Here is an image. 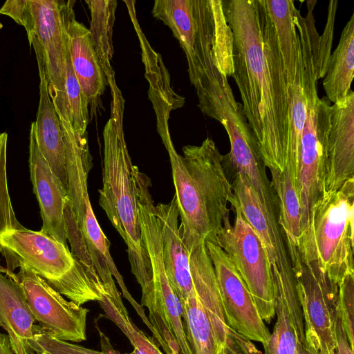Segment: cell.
Segmentation results:
<instances>
[{
	"mask_svg": "<svg viewBox=\"0 0 354 354\" xmlns=\"http://www.w3.org/2000/svg\"><path fill=\"white\" fill-rule=\"evenodd\" d=\"M233 35L232 77L266 167L282 172L287 162L290 97L271 18L258 0H222Z\"/></svg>",
	"mask_w": 354,
	"mask_h": 354,
	"instance_id": "obj_1",
	"label": "cell"
},
{
	"mask_svg": "<svg viewBox=\"0 0 354 354\" xmlns=\"http://www.w3.org/2000/svg\"><path fill=\"white\" fill-rule=\"evenodd\" d=\"M109 87L111 116L103 130V176L99 204L127 244L131 271L142 288L149 283L151 269L141 237L134 165L123 130L124 99L116 84Z\"/></svg>",
	"mask_w": 354,
	"mask_h": 354,
	"instance_id": "obj_2",
	"label": "cell"
},
{
	"mask_svg": "<svg viewBox=\"0 0 354 354\" xmlns=\"http://www.w3.org/2000/svg\"><path fill=\"white\" fill-rule=\"evenodd\" d=\"M153 16L172 31L183 50L196 91L216 71H234L233 35L222 0H156Z\"/></svg>",
	"mask_w": 354,
	"mask_h": 354,
	"instance_id": "obj_3",
	"label": "cell"
},
{
	"mask_svg": "<svg viewBox=\"0 0 354 354\" xmlns=\"http://www.w3.org/2000/svg\"><path fill=\"white\" fill-rule=\"evenodd\" d=\"M0 252L14 263L25 265L50 287L78 306L98 301L106 290L93 266L80 263L68 247L42 231L19 225L0 232Z\"/></svg>",
	"mask_w": 354,
	"mask_h": 354,
	"instance_id": "obj_4",
	"label": "cell"
},
{
	"mask_svg": "<svg viewBox=\"0 0 354 354\" xmlns=\"http://www.w3.org/2000/svg\"><path fill=\"white\" fill-rule=\"evenodd\" d=\"M354 181L322 195L310 210L297 248L301 259L315 263L337 286L354 273Z\"/></svg>",
	"mask_w": 354,
	"mask_h": 354,
	"instance_id": "obj_5",
	"label": "cell"
},
{
	"mask_svg": "<svg viewBox=\"0 0 354 354\" xmlns=\"http://www.w3.org/2000/svg\"><path fill=\"white\" fill-rule=\"evenodd\" d=\"M57 115L65 147L68 205L104 288L115 284L114 277L123 290L126 286L111 256L110 242L98 223L89 199L88 176L93 162L87 135L76 133L66 118Z\"/></svg>",
	"mask_w": 354,
	"mask_h": 354,
	"instance_id": "obj_6",
	"label": "cell"
},
{
	"mask_svg": "<svg viewBox=\"0 0 354 354\" xmlns=\"http://www.w3.org/2000/svg\"><path fill=\"white\" fill-rule=\"evenodd\" d=\"M301 50L307 68V115L297 176L301 201V234L308 225L312 207L321 196L322 163L331 105L326 96L321 99L318 96L312 48L305 46Z\"/></svg>",
	"mask_w": 354,
	"mask_h": 354,
	"instance_id": "obj_7",
	"label": "cell"
},
{
	"mask_svg": "<svg viewBox=\"0 0 354 354\" xmlns=\"http://www.w3.org/2000/svg\"><path fill=\"white\" fill-rule=\"evenodd\" d=\"M205 115L220 122L227 133L230 151L223 156V165L249 179L263 206L272 205L276 198L274 192L242 104L236 101L228 82L214 93Z\"/></svg>",
	"mask_w": 354,
	"mask_h": 354,
	"instance_id": "obj_8",
	"label": "cell"
},
{
	"mask_svg": "<svg viewBox=\"0 0 354 354\" xmlns=\"http://www.w3.org/2000/svg\"><path fill=\"white\" fill-rule=\"evenodd\" d=\"M232 211L234 224L223 227L214 243L227 255L249 290L261 319L269 324L275 315L274 285L269 260L239 204Z\"/></svg>",
	"mask_w": 354,
	"mask_h": 354,
	"instance_id": "obj_9",
	"label": "cell"
},
{
	"mask_svg": "<svg viewBox=\"0 0 354 354\" xmlns=\"http://www.w3.org/2000/svg\"><path fill=\"white\" fill-rule=\"evenodd\" d=\"M305 332L316 339L319 354H336L338 287L315 263L303 261L297 247L286 239Z\"/></svg>",
	"mask_w": 354,
	"mask_h": 354,
	"instance_id": "obj_10",
	"label": "cell"
},
{
	"mask_svg": "<svg viewBox=\"0 0 354 354\" xmlns=\"http://www.w3.org/2000/svg\"><path fill=\"white\" fill-rule=\"evenodd\" d=\"M68 3L69 0H28L24 28L38 67L43 68L48 93L64 92Z\"/></svg>",
	"mask_w": 354,
	"mask_h": 354,
	"instance_id": "obj_11",
	"label": "cell"
},
{
	"mask_svg": "<svg viewBox=\"0 0 354 354\" xmlns=\"http://www.w3.org/2000/svg\"><path fill=\"white\" fill-rule=\"evenodd\" d=\"M15 274L6 271L20 284L28 306L39 325L53 337L79 343L86 339L88 309L66 300L25 265Z\"/></svg>",
	"mask_w": 354,
	"mask_h": 354,
	"instance_id": "obj_12",
	"label": "cell"
},
{
	"mask_svg": "<svg viewBox=\"0 0 354 354\" xmlns=\"http://www.w3.org/2000/svg\"><path fill=\"white\" fill-rule=\"evenodd\" d=\"M183 162L205 202L214 243L222 228L231 225L230 212L238 205L225 172L223 156L209 138L199 146L183 147Z\"/></svg>",
	"mask_w": 354,
	"mask_h": 354,
	"instance_id": "obj_13",
	"label": "cell"
},
{
	"mask_svg": "<svg viewBox=\"0 0 354 354\" xmlns=\"http://www.w3.org/2000/svg\"><path fill=\"white\" fill-rule=\"evenodd\" d=\"M205 244L215 272L226 324L249 340L266 344L271 333L243 280L218 245L211 241Z\"/></svg>",
	"mask_w": 354,
	"mask_h": 354,
	"instance_id": "obj_14",
	"label": "cell"
},
{
	"mask_svg": "<svg viewBox=\"0 0 354 354\" xmlns=\"http://www.w3.org/2000/svg\"><path fill=\"white\" fill-rule=\"evenodd\" d=\"M354 181V92L330 106V126L324 148L321 196Z\"/></svg>",
	"mask_w": 354,
	"mask_h": 354,
	"instance_id": "obj_15",
	"label": "cell"
},
{
	"mask_svg": "<svg viewBox=\"0 0 354 354\" xmlns=\"http://www.w3.org/2000/svg\"><path fill=\"white\" fill-rule=\"evenodd\" d=\"M158 127L169 154L182 238L189 252L201 243L214 242L213 232L205 202L183 162L182 156L174 148L167 123L158 125Z\"/></svg>",
	"mask_w": 354,
	"mask_h": 354,
	"instance_id": "obj_16",
	"label": "cell"
},
{
	"mask_svg": "<svg viewBox=\"0 0 354 354\" xmlns=\"http://www.w3.org/2000/svg\"><path fill=\"white\" fill-rule=\"evenodd\" d=\"M29 140L30 176L40 208L43 223L41 231L68 247L64 217L68 201L67 189L38 148L35 122L30 124Z\"/></svg>",
	"mask_w": 354,
	"mask_h": 354,
	"instance_id": "obj_17",
	"label": "cell"
},
{
	"mask_svg": "<svg viewBox=\"0 0 354 354\" xmlns=\"http://www.w3.org/2000/svg\"><path fill=\"white\" fill-rule=\"evenodd\" d=\"M232 185L245 219L266 250L273 279L283 280L293 277L291 263L287 260L277 224L269 219L249 179L241 173L235 172Z\"/></svg>",
	"mask_w": 354,
	"mask_h": 354,
	"instance_id": "obj_18",
	"label": "cell"
},
{
	"mask_svg": "<svg viewBox=\"0 0 354 354\" xmlns=\"http://www.w3.org/2000/svg\"><path fill=\"white\" fill-rule=\"evenodd\" d=\"M160 221L162 251L169 284L180 301L194 293L189 263V252L183 238L180 214L175 196L167 204L156 205Z\"/></svg>",
	"mask_w": 354,
	"mask_h": 354,
	"instance_id": "obj_19",
	"label": "cell"
},
{
	"mask_svg": "<svg viewBox=\"0 0 354 354\" xmlns=\"http://www.w3.org/2000/svg\"><path fill=\"white\" fill-rule=\"evenodd\" d=\"M75 1L69 0L66 19L67 46L73 68L88 104L97 106L107 80L89 30L75 18Z\"/></svg>",
	"mask_w": 354,
	"mask_h": 354,
	"instance_id": "obj_20",
	"label": "cell"
},
{
	"mask_svg": "<svg viewBox=\"0 0 354 354\" xmlns=\"http://www.w3.org/2000/svg\"><path fill=\"white\" fill-rule=\"evenodd\" d=\"M0 270V326L8 333L15 354H35V319L19 282Z\"/></svg>",
	"mask_w": 354,
	"mask_h": 354,
	"instance_id": "obj_21",
	"label": "cell"
},
{
	"mask_svg": "<svg viewBox=\"0 0 354 354\" xmlns=\"http://www.w3.org/2000/svg\"><path fill=\"white\" fill-rule=\"evenodd\" d=\"M189 263L195 292L209 318L218 350L222 353L226 342L227 325L215 272L205 242L189 251Z\"/></svg>",
	"mask_w": 354,
	"mask_h": 354,
	"instance_id": "obj_22",
	"label": "cell"
},
{
	"mask_svg": "<svg viewBox=\"0 0 354 354\" xmlns=\"http://www.w3.org/2000/svg\"><path fill=\"white\" fill-rule=\"evenodd\" d=\"M38 69L39 100L35 121L36 140L52 171L67 189L65 147L61 124L48 94L43 68L38 67Z\"/></svg>",
	"mask_w": 354,
	"mask_h": 354,
	"instance_id": "obj_23",
	"label": "cell"
},
{
	"mask_svg": "<svg viewBox=\"0 0 354 354\" xmlns=\"http://www.w3.org/2000/svg\"><path fill=\"white\" fill-rule=\"evenodd\" d=\"M354 77V12L342 30L337 47L328 60L323 86L333 104L344 99L351 91Z\"/></svg>",
	"mask_w": 354,
	"mask_h": 354,
	"instance_id": "obj_24",
	"label": "cell"
},
{
	"mask_svg": "<svg viewBox=\"0 0 354 354\" xmlns=\"http://www.w3.org/2000/svg\"><path fill=\"white\" fill-rule=\"evenodd\" d=\"M274 26L288 86L293 82L297 65L299 37L295 25L297 8L292 0H261Z\"/></svg>",
	"mask_w": 354,
	"mask_h": 354,
	"instance_id": "obj_25",
	"label": "cell"
},
{
	"mask_svg": "<svg viewBox=\"0 0 354 354\" xmlns=\"http://www.w3.org/2000/svg\"><path fill=\"white\" fill-rule=\"evenodd\" d=\"M306 82L307 68L299 41L296 75L293 82L288 86L290 123L286 165L293 170L296 178L300 158L302 133L307 115Z\"/></svg>",
	"mask_w": 354,
	"mask_h": 354,
	"instance_id": "obj_26",
	"label": "cell"
},
{
	"mask_svg": "<svg viewBox=\"0 0 354 354\" xmlns=\"http://www.w3.org/2000/svg\"><path fill=\"white\" fill-rule=\"evenodd\" d=\"M270 171V184L277 199L278 223L286 239L297 247L301 234V201L295 174L289 167L282 172Z\"/></svg>",
	"mask_w": 354,
	"mask_h": 354,
	"instance_id": "obj_27",
	"label": "cell"
},
{
	"mask_svg": "<svg viewBox=\"0 0 354 354\" xmlns=\"http://www.w3.org/2000/svg\"><path fill=\"white\" fill-rule=\"evenodd\" d=\"M85 2L91 16L88 30L108 83L115 80L111 60L114 53L112 37L117 1L86 0Z\"/></svg>",
	"mask_w": 354,
	"mask_h": 354,
	"instance_id": "obj_28",
	"label": "cell"
},
{
	"mask_svg": "<svg viewBox=\"0 0 354 354\" xmlns=\"http://www.w3.org/2000/svg\"><path fill=\"white\" fill-rule=\"evenodd\" d=\"M104 314L127 336L133 347L132 354H164L152 337L140 330L132 321L116 286L106 289L97 301Z\"/></svg>",
	"mask_w": 354,
	"mask_h": 354,
	"instance_id": "obj_29",
	"label": "cell"
},
{
	"mask_svg": "<svg viewBox=\"0 0 354 354\" xmlns=\"http://www.w3.org/2000/svg\"><path fill=\"white\" fill-rule=\"evenodd\" d=\"M48 94L56 113L69 121L76 133L80 136L87 135L89 104L73 68L68 46L64 92Z\"/></svg>",
	"mask_w": 354,
	"mask_h": 354,
	"instance_id": "obj_30",
	"label": "cell"
},
{
	"mask_svg": "<svg viewBox=\"0 0 354 354\" xmlns=\"http://www.w3.org/2000/svg\"><path fill=\"white\" fill-rule=\"evenodd\" d=\"M180 304L186 338L193 354H221L209 318L195 290Z\"/></svg>",
	"mask_w": 354,
	"mask_h": 354,
	"instance_id": "obj_31",
	"label": "cell"
},
{
	"mask_svg": "<svg viewBox=\"0 0 354 354\" xmlns=\"http://www.w3.org/2000/svg\"><path fill=\"white\" fill-rule=\"evenodd\" d=\"M277 321L268 342L263 345L265 354H299L298 341L289 309L283 294L274 290Z\"/></svg>",
	"mask_w": 354,
	"mask_h": 354,
	"instance_id": "obj_32",
	"label": "cell"
},
{
	"mask_svg": "<svg viewBox=\"0 0 354 354\" xmlns=\"http://www.w3.org/2000/svg\"><path fill=\"white\" fill-rule=\"evenodd\" d=\"M100 336V351L84 347L77 344L69 343L57 339L46 332L39 325L33 328V351L35 354H132L122 353L115 350L109 338L96 324Z\"/></svg>",
	"mask_w": 354,
	"mask_h": 354,
	"instance_id": "obj_33",
	"label": "cell"
},
{
	"mask_svg": "<svg viewBox=\"0 0 354 354\" xmlns=\"http://www.w3.org/2000/svg\"><path fill=\"white\" fill-rule=\"evenodd\" d=\"M337 314L353 350L354 273L346 274L338 285Z\"/></svg>",
	"mask_w": 354,
	"mask_h": 354,
	"instance_id": "obj_34",
	"label": "cell"
},
{
	"mask_svg": "<svg viewBox=\"0 0 354 354\" xmlns=\"http://www.w3.org/2000/svg\"><path fill=\"white\" fill-rule=\"evenodd\" d=\"M337 4V1L333 0L329 1L328 23L323 35L325 37L324 39L326 40L324 43L319 44L318 59L315 65L317 80L324 77L328 60L330 55L331 42L333 41V27Z\"/></svg>",
	"mask_w": 354,
	"mask_h": 354,
	"instance_id": "obj_35",
	"label": "cell"
},
{
	"mask_svg": "<svg viewBox=\"0 0 354 354\" xmlns=\"http://www.w3.org/2000/svg\"><path fill=\"white\" fill-rule=\"evenodd\" d=\"M223 354H262L248 339L227 326L226 342Z\"/></svg>",
	"mask_w": 354,
	"mask_h": 354,
	"instance_id": "obj_36",
	"label": "cell"
},
{
	"mask_svg": "<svg viewBox=\"0 0 354 354\" xmlns=\"http://www.w3.org/2000/svg\"><path fill=\"white\" fill-rule=\"evenodd\" d=\"M28 11V0H8L0 8V14L12 18L17 24L25 27Z\"/></svg>",
	"mask_w": 354,
	"mask_h": 354,
	"instance_id": "obj_37",
	"label": "cell"
},
{
	"mask_svg": "<svg viewBox=\"0 0 354 354\" xmlns=\"http://www.w3.org/2000/svg\"><path fill=\"white\" fill-rule=\"evenodd\" d=\"M335 332L337 341L336 354H353V350L350 346L339 316L337 319Z\"/></svg>",
	"mask_w": 354,
	"mask_h": 354,
	"instance_id": "obj_38",
	"label": "cell"
},
{
	"mask_svg": "<svg viewBox=\"0 0 354 354\" xmlns=\"http://www.w3.org/2000/svg\"><path fill=\"white\" fill-rule=\"evenodd\" d=\"M0 354H15L8 334L1 333H0Z\"/></svg>",
	"mask_w": 354,
	"mask_h": 354,
	"instance_id": "obj_39",
	"label": "cell"
},
{
	"mask_svg": "<svg viewBox=\"0 0 354 354\" xmlns=\"http://www.w3.org/2000/svg\"><path fill=\"white\" fill-rule=\"evenodd\" d=\"M305 346L309 354H319L315 338L306 332H305Z\"/></svg>",
	"mask_w": 354,
	"mask_h": 354,
	"instance_id": "obj_40",
	"label": "cell"
},
{
	"mask_svg": "<svg viewBox=\"0 0 354 354\" xmlns=\"http://www.w3.org/2000/svg\"><path fill=\"white\" fill-rule=\"evenodd\" d=\"M298 351H299V354H309L306 346H304L303 345L298 344Z\"/></svg>",
	"mask_w": 354,
	"mask_h": 354,
	"instance_id": "obj_41",
	"label": "cell"
},
{
	"mask_svg": "<svg viewBox=\"0 0 354 354\" xmlns=\"http://www.w3.org/2000/svg\"><path fill=\"white\" fill-rule=\"evenodd\" d=\"M221 354H223V353H221Z\"/></svg>",
	"mask_w": 354,
	"mask_h": 354,
	"instance_id": "obj_42",
	"label": "cell"
}]
</instances>
